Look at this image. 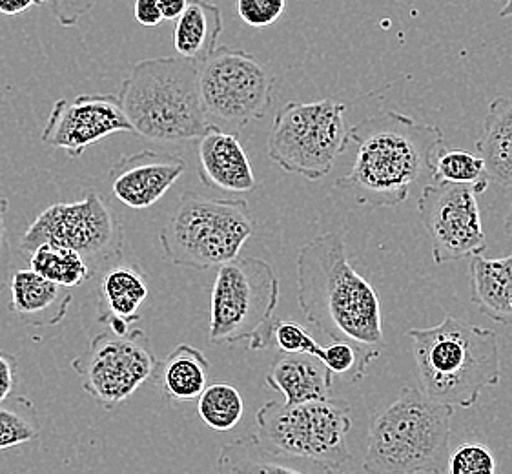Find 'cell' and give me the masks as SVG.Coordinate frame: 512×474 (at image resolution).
<instances>
[{"instance_id": "1", "label": "cell", "mask_w": 512, "mask_h": 474, "mask_svg": "<svg viewBox=\"0 0 512 474\" xmlns=\"http://www.w3.org/2000/svg\"><path fill=\"white\" fill-rule=\"evenodd\" d=\"M358 154L336 188L349 192L361 207H398L416 186L434 181V159L445 135L434 124L381 110L354 126Z\"/></svg>"}, {"instance_id": "2", "label": "cell", "mask_w": 512, "mask_h": 474, "mask_svg": "<svg viewBox=\"0 0 512 474\" xmlns=\"http://www.w3.org/2000/svg\"><path fill=\"white\" fill-rule=\"evenodd\" d=\"M296 267L297 303L312 327L332 341L385 347L379 296L350 265L341 234L310 239L299 250Z\"/></svg>"}, {"instance_id": "3", "label": "cell", "mask_w": 512, "mask_h": 474, "mask_svg": "<svg viewBox=\"0 0 512 474\" xmlns=\"http://www.w3.org/2000/svg\"><path fill=\"white\" fill-rule=\"evenodd\" d=\"M421 391L452 409H471L500 383V345L494 330L447 316L429 329H410Z\"/></svg>"}, {"instance_id": "4", "label": "cell", "mask_w": 512, "mask_h": 474, "mask_svg": "<svg viewBox=\"0 0 512 474\" xmlns=\"http://www.w3.org/2000/svg\"><path fill=\"white\" fill-rule=\"evenodd\" d=\"M117 97L134 134L157 143L194 141L210 124L199 92V64L185 57L137 62Z\"/></svg>"}, {"instance_id": "5", "label": "cell", "mask_w": 512, "mask_h": 474, "mask_svg": "<svg viewBox=\"0 0 512 474\" xmlns=\"http://www.w3.org/2000/svg\"><path fill=\"white\" fill-rule=\"evenodd\" d=\"M451 405L414 387L376 416L363 469L370 474H445L451 456Z\"/></svg>"}, {"instance_id": "6", "label": "cell", "mask_w": 512, "mask_h": 474, "mask_svg": "<svg viewBox=\"0 0 512 474\" xmlns=\"http://www.w3.org/2000/svg\"><path fill=\"white\" fill-rule=\"evenodd\" d=\"M257 438L270 451L314 471H339L350 460L352 407L343 398L268 402L257 411Z\"/></svg>"}, {"instance_id": "7", "label": "cell", "mask_w": 512, "mask_h": 474, "mask_svg": "<svg viewBox=\"0 0 512 474\" xmlns=\"http://www.w3.org/2000/svg\"><path fill=\"white\" fill-rule=\"evenodd\" d=\"M256 230L245 199H216L186 192L159 241L175 267L210 270L236 259Z\"/></svg>"}, {"instance_id": "8", "label": "cell", "mask_w": 512, "mask_h": 474, "mask_svg": "<svg viewBox=\"0 0 512 474\" xmlns=\"http://www.w3.org/2000/svg\"><path fill=\"white\" fill-rule=\"evenodd\" d=\"M279 279L265 259L239 258L217 267L210 299L208 340L214 345L248 341L250 351L272 345Z\"/></svg>"}, {"instance_id": "9", "label": "cell", "mask_w": 512, "mask_h": 474, "mask_svg": "<svg viewBox=\"0 0 512 474\" xmlns=\"http://www.w3.org/2000/svg\"><path fill=\"white\" fill-rule=\"evenodd\" d=\"M345 114L347 106L334 99L285 104L268 134L270 159L288 174L323 179L339 155L354 145V126Z\"/></svg>"}, {"instance_id": "10", "label": "cell", "mask_w": 512, "mask_h": 474, "mask_svg": "<svg viewBox=\"0 0 512 474\" xmlns=\"http://www.w3.org/2000/svg\"><path fill=\"white\" fill-rule=\"evenodd\" d=\"M274 84L267 66L245 50L221 46L199 62V92L206 115L237 130L267 115Z\"/></svg>"}, {"instance_id": "11", "label": "cell", "mask_w": 512, "mask_h": 474, "mask_svg": "<svg viewBox=\"0 0 512 474\" xmlns=\"http://www.w3.org/2000/svg\"><path fill=\"white\" fill-rule=\"evenodd\" d=\"M159 367L152 345L141 329L119 336L112 330L97 334L88 349L72 361L82 389L106 411L126 402Z\"/></svg>"}, {"instance_id": "12", "label": "cell", "mask_w": 512, "mask_h": 474, "mask_svg": "<svg viewBox=\"0 0 512 474\" xmlns=\"http://www.w3.org/2000/svg\"><path fill=\"white\" fill-rule=\"evenodd\" d=\"M46 241L72 248L88 263H103L123 254L124 236L104 197L88 192L81 201L57 203L42 210L24 232L21 247L31 252Z\"/></svg>"}, {"instance_id": "13", "label": "cell", "mask_w": 512, "mask_h": 474, "mask_svg": "<svg viewBox=\"0 0 512 474\" xmlns=\"http://www.w3.org/2000/svg\"><path fill=\"white\" fill-rule=\"evenodd\" d=\"M489 183H449L434 179L421 188L418 197L421 223L431 237L436 265L483 254V232L478 196Z\"/></svg>"}, {"instance_id": "14", "label": "cell", "mask_w": 512, "mask_h": 474, "mask_svg": "<svg viewBox=\"0 0 512 474\" xmlns=\"http://www.w3.org/2000/svg\"><path fill=\"white\" fill-rule=\"evenodd\" d=\"M134 134L117 95L88 93L59 99L42 130L44 145L61 148L70 157H81L90 146L113 134Z\"/></svg>"}, {"instance_id": "15", "label": "cell", "mask_w": 512, "mask_h": 474, "mask_svg": "<svg viewBox=\"0 0 512 474\" xmlns=\"http://www.w3.org/2000/svg\"><path fill=\"white\" fill-rule=\"evenodd\" d=\"M186 163L177 155L143 150L124 155L110 170V190L117 201L132 210L159 203L185 174Z\"/></svg>"}, {"instance_id": "16", "label": "cell", "mask_w": 512, "mask_h": 474, "mask_svg": "<svg viewBox=\"0 0 512 474\" xmlns=\"http://www.w3.org/2000/svg\"><path fill=\"white\" fill-rule=\"evenodd\" d=\"M199 177L208 188L230 194H245L257 186L256 176L245 148L236 134H226L216 124H208L197 148Z\"/></svg>"}, {"instance_id": "17", "label": "cell", "mask_w": 512, "mask_h": 474, "mask_svg": "<svg viewBox=\"0 0 512 474\" xmlns=\"http://www.w3.org/2000/svg\"><path fill=\"white\" fill-rule=\"evenodd\" d=\"M10 307L31 327L59 325L72 305V292L33 270H17L10 278Z\"/></svg>"}, {"instance_id": "18", "label": "cell", "mask_w": 512, "mask_h": 474, "mask_svg": "<svg viewBox=\"0 0 512 474\" xmlns=\"http://www.w3.org/2000/svg\"><path fill=\"white\" fill-rule=\"evenodd\" d=\"M148 292V281L139 268L132 265L110 268L101 281L97 320L119 336L128 334L141 321Z\"/></svg>"}, {"instance_id": "19", "label": "cell", "mask_w": 512, "mask_h": 474, "mask_svg": "<svg viewBox=\"0 0 512 474\" xmlns=\"http://www.w3.org/2000/svg\"><path fill=\"white\" fill-rule=\"evenodd\" d=\"M472 303L489 320L512 327V256L502 259L472 256L469 263Z\"/></svg>"}, {"instance_id": "20", "label": "cell", "mask_w": 512, "mask_h": 474, "mask_svg": "<svg viewBox=\"0 0 512 474\" xmlns=\"http://www.w3.org/2000/svg\"><path fill=\"white\" fill-rule=\"evenodd\" d=\"M265 382L287 403L312 402L330 396L334 374L308 354H287L270 367Z\"/></svg>"}, {"instance_id": "21", "label": "cell", "mask_w": 512, "mask_h": 474, "mask_svg": "<svg viewBox=\"0 0 512 474\" xmlns=\"http://www.w3.org/2000/svg\"><path fill=\"white\" fill-rule=\"evenodd\" d=\"M485 170L498 185L512 188V99L496 97L489 104L482 134L476 141Z\"/></svg>"}, {"instance_id": "22", "label": "cell", "mask_w": 512, "mask_h": 474, "mask_svg": "<svg viewBox=\"0 0 512 474\" xmlns=\"http://www.w3.org/2000/svg\"><path fill=\"white\" fill-rule=\"evenodd\" d=\"M221 31L223 15L216 4L206 0H190L175 22V50L181 57L199 64L216 50Z\"/></svg>"}, {"instance_id": "23", "label": "cell", "mask_w": 512, "mask_h": 474, "mask_svg": "<svg viewBox=\"0 0 512 474\" xmlns=\"http://www.w3.org/2000/svg\"><path fill=\"white\" fill-rule=\"evenodd\" d=\"M210 363L205 352L192 345H179L170 352L161 367L163 391L172 402H192L205 391Z\"/></svg>"}, {"instance_id": "24", "label": "cell", "mask_w": 512, "mask_h": 474, "mask_svg": "<svg viewBox=\"0 0 512 474\" xmlns=\"http://www.w3.org/2000/svg\"><path fill=\"white\" fill-rule=\"evenodd\" d=\"M217 473H305L296 462L270 451L257 434L226 444L217 456Z\"/></svg>"}, {"instance_id": "25", "label": "cell", "mask_w": 512, "mask_h": 474, "mask_svg": "<svg viewBox=\"0 0 512 474\" xmlns=\"http://www.w3.org/2000/svg\"><path fill=\"white\" fill-rule=\"evenodd\" d=\"M30 268L41 274L42 278L50 279L66 289L79 287L90 279L93 272L90 263L79 252L52 241L41 243L31 250Z\"/></svg>"}, {"instance_id": "26", "label": "cell", "mask_w": 512, "mask_h": 474, "mask_svg": "<svg viewBox=\"0 0 512 474\" xmlns=\"http://www.w3.org/2000/svg\"><path fill=\"white\" fill-rule=\"evenodd\" d=\"M197 414L216 433H228L241 422L245 402L232 383H214L197 398Z\"/></svg>"}, {"instance_id": "27", "label": "cell", "mask_w": 512, "mask_h": 474, "mask_svg": "<svg viewBox=\"0 0 512 474\" xmlns=\"http://www.w3.org/2000/svg\"><path fill=\"white\" fill-rule=\"evenodd\" d=\"M434 179L449 183H491L480 155L467 150H447L445 146L434 159Z\"/></svg>"}, {"instance_id": "28", "label": "cell", "mask_w": 512, "mask_h": 474, "mask_svg": "<svg viewBox=\"0 0 512 474\" xmlns=\"http://www.w3.org/2000/svg\"><path fill=\"white\" fill-rule=\"evenodd\" d=\"M28 400L19 398L15 407H2L0 403V451L13 449L19 445L33 442L39 436V423L35 422Z\"/></svg>"}, {"instance_id": "29", "label": "cell", "mask_w": 512, "mask_h": 474, "mask_svg": "<svg viewBox=\"0 0 512 474\" xmlns=\"http://www.w3.org/2000/svg\"><path fill=\"white\" fill-rule=\"evenodd\" d=\"M272 343L285 354H308L318 358L321 347L314 340L307 329H303L296 321H274L272 327Z\"/></svg>"}, {"instance_id": "30", "label": "cell", "mask_w": 512, "mask_h": 474, "mask_svg": "<svg viewBox=\"0 0 512 474\" xmlns=\"http://www.w3.org/2000/svg\"><path fill=\"white\" fill-rule=\"evenodd\" d=\"M496 460L482 444H463L449 456V474H492Z\"/></svg>"}, {"instance_id": "31", "label": "cell", "mask_w": 512, "mask_h": 474, "mask_svg": "<svg viewBox=\"0 0 512 474\" xmlns=\"http://www.w3.org/2000/svg\"><path fill=\"white\" fill-rule=\"evenodd\" d=\"M287 0H237L241 21L252 28H267L276 24L285 13Z\"/></svg>"}, {"instance_id": "32", "label": "cell", "mask_w": 512, "mask_h": 474, "mask_svg": "<svg viewBox=\"0 0 512 474\" xmlns=\"http://www.w3.org/2000/svg\"><path fill=\"white\" fill-rule=\"evenodd\" d=\"M46 2H50L57 22L64 28H70L92 10L97 0H46Z\"/></svg>"}, {"instance_id": "33", "label": "cell", "mask_w": 512, "mask_h": 474, "mask_svg": "<svg viewBox=\"0 0 512 474\" xmlns=\"http://www.w3.org/2000/svg\"><path fill=\"white\" fill-rule=\"evenodd\" d=\"M6 212H8V199L0 196V296L10 285L11 245L8 237V223H6Z\"/></svg>"}, {"instance_id": "34", "label": "cell", "mask_w": 512, "mask_h": 474, "mask_svg": "<svg viewBox=\"0 0 512 474\" xmlns=\"http://www.w3.org/2000/svg\"><path fill=\"white\" fill-rule=\"evenodd\" d=\"M17 380V360L13 354L0 351V403L10 398Z\"/></svg>"}, {"instance_id": "35", "label": "cell", "mask_w": 512, "mask_h": 474, "mask_svg": "<svg viewBox=\"0 0 512 474\" xmlns=\"http://www.w3.org/2000/svg\"><path fill=\"white\" fill-rule=\"evenodd\" d=\"M135 19L141 26L155 28L164 21L159 0H135Z\"/></svg>"}, {"instance_id": "36", "label": "cell", "mask_w": 512, "mask_h": 474, "mask_svg": "<svg viewBox=\"0 0 512 474\" xmlns=\"http://www.w3.org/2000/svg\"><path fill=\"white\" fill-rule=\"evenodd\" d=\"M44 4L42 0H0V13L2 15H21L30 11L33 6Z\"/></svg>"}, {"instance_id": "37", "label": "cell", "mask_w": 512, "mask_h": 474, "mask_svg": "<svg viewBox=\"0 0 512 474\" xmlns=\"http://www.w3.org/2000/svg\"><path fill=\"white\" fill-rule=\"evenodd\" d=\"M190 0H159V8L163 13L164 21H177L181 13L186 10Z\"/></svg>"}, {"instance_id": "38", "label": "cell", "mask_w": 512, "mask_h": 474, "mask_svg": "<svg viewBox=\"0 0 512 474\" xmlns=\"http://www.w3.org/2000/svg\"><path fill=\"white\" fill-rule=\"evenodd\" d=\"M500 17H502V19L512 17V0L505 2V6H503L502 11H500Z\"/></svg>"}, {"instance_id": "39", "label": "cell", "mask_w": 512, "mask_h": 474, "mask_svg": "<svg viewBox=\"0 0 512 474\" xmlns=\"http://www.w3.org/2000/svg\"><path fill=\"white\" fill-rule=\"evenodd\" d=\"M505 230H507V234H509V237L512 239V205L511 208H509V214L505 217Z\"/></svg>"}]
</instances>
